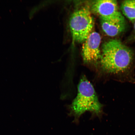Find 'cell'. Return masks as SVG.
<instances>
[{"instance_id": "cell-1", "label": "cell", "mask_w": 135, "mask_h": 135, "mask_svg": "<svg viewBox=\"0 0 135 135\" xmlns=\"http://www.w3.org/2000/svg\"><path fill=\"white\" fill-rule=\"evenodd\" d=\"M134 59L132 51L118 40L104 43L100 59L101 69L107 76L120 81L133 82L130 75Z\"/></svg>"}, {"instance_id": "cell-2", "label": "cell", "mask_w": 135, "mask_h": 135, "mask_svg": "<svg viewBox=\"0 0 135 135\" xmlns=\"http://www.w3.org/2000/svg\"><path fill=\"white\" fill-rule=\"evenodd\" d=\"M77 93L76 97L68 106L69 115L74 118V122L78 123L81 116L87 111L93 116L100 117L103 105L99 102L93 86L85 75L80 78Z\"/></svg>"}, {"instance_id": "cell-3", "label": "cell", "mask_w": 135, "mask_h": 135, "mask_svg": "<svg viewBox=\"0 0 135 135\" xmlns=\"http://www.w3.org/2000/svg\"><path fill=\"white\" fill-rule=\"evenodd\" d=\"M93 18L88 8L77 10L70 17V26L73 38L78 42H84L92 32Z\"/></svg>"}, {"instance_id": "cell-4", "label": "cell", "mask_w": 135, "mask_h": 135, "mask_svg": "<svg viewBox=\"0 0 135 135\" xmlns=\"http://www.w3.org/2000/svg\"><path fill=\"white\" fill-rule=\"evenodd\" d=\"M101 41L100 35L97 32H92L89 35L82 47L83 59L85 63H95L100 60Z\"/></svg>"}, {"instance_id": "cell-5", "label": "cell", "mask_w": 135, "mask_h": 135, "mask_svg": "<svg viewBox=\"0 0 135 135\" xmlns=\"http://www.w3.org/2000/svg\"><path fill=\"white\" fill-rule=\"evenodd\" d=\"M92 11L100 17V19H112L123 17L118 9L117 1L114 0H99L93 3Z\"/></svg>"}, {"instance_id": "cell-6", "label": "cell", "mask_w": 135, "mask_h": 135, "mask_svg": "<svg viewBox=\"0 0 135 135\" xmlns=\"http://www.w3.org/2000/svg\"><path fill=\"white\" fill-rule=\"evenodd\" d=\"M101 28L108 36H117L125 30L126 23L124 17L112 19H100Z\"/></svg>"}, {"instance_id": "cell-7", "label": "cell", "mask_w": 135, "mask_h": 135, "mask_svg": "<svg viewBox=\"0 0 135 135\" xmlns=\"http://www.w3.org/2000/svg\"><path fill=\"white\" fill-rule=\"evenodd\" d=\"M121 9L123 15L129 21H135V0L123 1L121 4Z\"/></svg>"}, {"instance_id": "cell-8", "label": "cell", "mask_w": 135, "mask_h": 135, "mask_svg": "<svg viewBox=\"0 0 135 135\" xmlns=\"http://www.w3.org/2000/svg\"><path fill=\"white\" fill-rule=\"evenodd\" d=\"M134 32L135 33V21L134 22Z\"/></svg>"}]
</instances>
